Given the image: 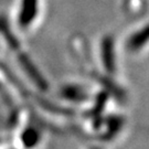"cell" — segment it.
Listing matches in <instances>:
<instances>
[{
    "mask_svg": "<svg viewBox=\"0 0 149 149\" xmlns=\"http://www.w3.org/2000/svg\"><path fill=\"white\" fill-rule=\"evenodd\" d=\"M38 11V0H22L19 22L21 26H28L33 20Z\"/></svg>",
    "mask_w": 149,
    "mask_h": 149,
    "instance_id": "1",
    "label": "cell"
},
{
    "mask_svg": "<svg viewBox=\"0 0 149 149\" xmlns=\"http://www.w3.org/2000/svg\"><path fill=\"white\" fill-rule=\"evenodd\" d=\"M148 38H149V27L145 28L143 31H140L139 33H137V34L133 38V41H132V42H133L135 45H137L138 43L143 42L145 40H147Z\"/></svg>",
    "mask_w": 149,
    "mask_h": 149,
    "instance_id": "2",
    "label": "cell"
}]
</instances>
